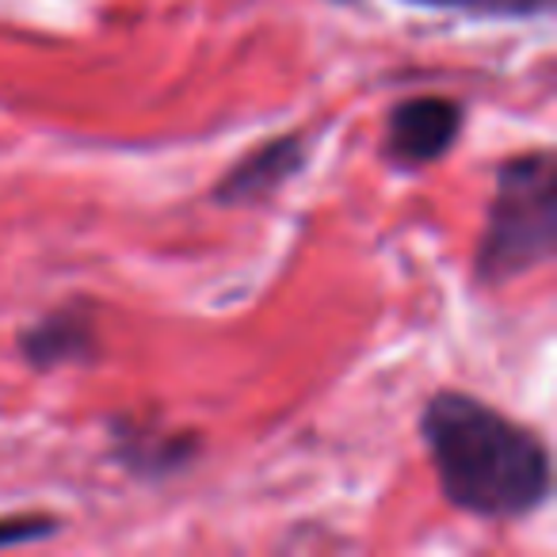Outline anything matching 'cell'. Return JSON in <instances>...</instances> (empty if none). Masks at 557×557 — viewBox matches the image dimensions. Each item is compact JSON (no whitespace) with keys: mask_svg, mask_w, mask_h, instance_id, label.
Returning <instances> with one entry per match:
<instances>
[{"mask_svg":"<svg viewBox=\"0 0 557 557\" xmlns=\"http://www.w3.org/2000/svg\"><path fill=\"white\" fill-rule=\"evenodd\" d=\"M420 435L440 488L478 519H527L549 496V450L534 432L470 394H435Z\"/></svg>","mask_w":557,"mask_h":557,"instance_id":"1","label":"cell"},{"mask_svg":"<svg viewBox=\"0 0 557 557\" xmlns=\"http://www.w3.org/2000/svg\"><path fill=\"white\" fill-rule=\"evenodd\" d=\"M557 245V176L554 153L516 157L496 176L485 233L478 245V278L500 287L508 278L534 271Z\"/></svg>","mask_w":557,"mask_h":557,"instance_id":"2","label":"cell"},{"mask_svg":"<svg viewBox=\"0 0 557 557\" xmlns=\"http://www.w3.org/2000/svg\"><path fill=\"white\" fill-rule=\"evenodd\" d=\"M462 134V108L443 96H420L394 108L386 126V153L401 169H424L450 153Z\"/></svg>","mask_w":557,"mask_h":557,"instance_id":"3","label":"cell"},{"mask_svg":"<svg viewBox=\"0 0 557 557\" xmlns=\"http://www.w3.org/2000/svg\"><path fill=\"white\" fill-rule=\"evenodd\" d=\"M306 164V138L290 134V138H271L268 146L252 149L245 161H237L214 187V199L225 207H248V202H263L278 191V187L295 180Z\"/></svg>","mask_w":557,"mask_h":557,"instance_id":"4","label":"cell"},{"mask_svg":"<svg viewBox=\"0 0 557 557\" xmlns=\"http://www.w3.org/2000/svg\"><path fill=\"white\" fill-rule=\"evenodd\" d=\"M20 348H24L27 363L35 371H54L65 363H85L96 351V329L85 313L58 310L54 318L35 321L24 336H20Z\"/></svg>","mask_w":557,"mask_h":557,"instance_id":"5","label":"cell"},{"mask_svg":"<svg viewBox=\"0 0 557 557\" xmlns=\"http://www.w3.org/2000/svg\"><path fill=\"white\" fill-rule=\"evenodd\" d=\"M428 9H466V12H488V16H531L542 12L549 0H412Z\"/></svg>","mask_w":557,"mask_h":557,"instance_id":"6","label":"cell"},{"mask_svg":"<svg viewBox=\"0 0 557 557\" xmlns=\"http://www.w3.org/2000/svg\"><path fill=\"white\" fill-rule=\"evenodd\" d=\"M58 523L42 516H16V519H0V549L4 546H24V542L47 539L54 534Z\"/></svg>","mask_w":557,"mask_h":557,"instance_id":"7","label":"cell"}]
</instances>
